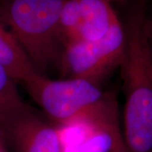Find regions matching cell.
Here are the masks:
<instances>
[{"instance_id": "cell-3", "label": "cell", "mask_w": 152, "mask_h": 152, "mask_svg": "<svg viewBox=\"0 0 152 152\" xmlns=\"http://www.w3.org/2000/svg\"><path fill=\"white\" fill-rule=\"evenodd\" d=\"M45 114L62 128L92 113L106 101L97 85L80 78L51 80L42 74L25 87Z\"/></svg>"}, {"instance_id": "cell-7", "label": "cell", "mask_w": 152, "mask_h": 152, "mask_svg": "<svg viewBox=\"0 0 152 152\" xmlns=\"http://www.w3.org/2000/svg\"><path fill=\"white\" fill-rule=\"evenodd\" d=\"M77 26L72 42L97 41L119 20L107 0H77Z\"/></svg>"}, {"instance_id": "cell-9", "label": "cell", "mask_w": 152, "mask_h": 152, "mask_svg": "<svg viewBox=\"0 0 152 152\" xmlns=\"http://www.w3.org/2000/svg\"><path fill=\"white\" fill-rule=\"evenodd\" d=\"M16 85L0 64V129L4 134L34 112L22 100Z\"/></svg>"}, {"instance_id": "cell-1", "label": "cell", "mask_w": 152, "mask_h": 152, "mask_svg": "<svg viewBox=\"0 0 152 152\" xmlns=\"http://www.w3.org/2000/svg\"><path fill=\"white\" fill-rule=\"evenodd\" d=\"M121 64L125 94L124 139L128 152H152V52L147 22L134 13Z\"/></svg>"}, {"instance_id": "cell-4", "label": "cell", "mask_w": 152, "mask_h": 152, "mask_svg": "<svg viewBox=\"0 0 152 152\" xmlns=\"http://www.w3.org/2000/svg\"><path fill=\"white\" fill-rule=\"evenodd\" d=\"M118 108L109 93L99 107L70 124L57 128L63 152H113L125 145Z\"/></svg>"}, {"instance_id": "cell-5", "label": "cell", "mask_w": 152, "mask_h": 152, "mask_svg": "<svg viewBox=\"0 0 152 152\" xmlns=\"http://www.w3.org/2000/svg\"><path fill=\"white\" fill-rule=\"evenodd\" d=\"M126 49V33L118 20L103 37L94 42L68 44L61 62L72 78L97 85L106 75L121 66Z\"/></svg>"}, {"instance_id": "cell-6", "label": "cell", "mask_w": 152, "mask_h": 152, "mask_svg": "<svg viewBox=\"0 0 152 152\" xmlns=\"http://www.w3.org/2000/svg\"><path fill=\"white\" fill-rule=\"evenodd\" d=\"M18 152H63L59 133L34 111L5 134Z\"/></svg>"}, {"instance_id": "cell-2", "label": "cell", "mask_w": 152, "mask_h": 152, "mask_svg": "<svg viewBox=\"0 0 152 152\" xmlns=\"http://www.w3.org/2000/svg\"><path fill=\"white\" fill-rule=\"evenodd\" d=\"M64 0H10L0 17L43 75L61 60L66 42L60 25Z\"/></svg>"}, {"instance_id": "cell-11", "label": "cell", "mask_w": 152, "mask_h": 152, "mask_svg": "<svg viewBox=\"0 0 152 152\" xmlns=\"http://www.w3.org/2000/svg\"><path fill=\"white\" fill-rule=\"evenodd\" d=\"M113 152H128V151H127L126 145H124V146H121L119 148H118L117 150H115Z\"/></svg>"}, {"instance_id": "cell-10", "label": "cell", "mask_w": 152, "mask_h": 152, "mask_svg": "<svg viewBox=\"0 0 152 152\" xmlns=\"http://www.w3.org/2000/svg\"><path fill=\"white\" fill-rule=\"evenodd\" d=\"M6 145H7V140L4 135V133L0 129V152H8Z\"/></svg>"}, {"instance_id": "cell-8", "label": "cell", "mask_w": 152, "mask_h": 152, "mask_svg": "<svg viewBox=\"0 0 152 152\" xmlns=\"http://www.w3.org/2000/svg\"><path fill=\"white\" fill-rule=\"evenodd\" d=\"M0 64L4 68L14 81L24 87L42 74L33 64L14 34L6 27L1 17Z\"/></svg>"}, {"instance_id": "cell-12", "label": "cell", "mask_w": 152, "mask_h": 152, "mask_svg": "<svg viewBox=\"0 0 152 152\" xmlns=\"http://www.w3.org/2000/svg\"><path fill=\"white\" fill-rule=\"evenodd\" d=\"M107 1H108V2H110V3H111L112 1H119V0H107Z\"/></svg>"}]
</instances>
